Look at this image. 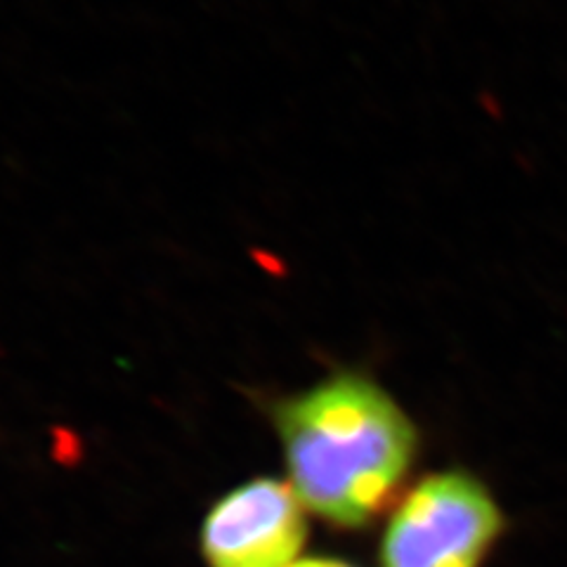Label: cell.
Here are the masks:
<instances>
[{"instance_id": "6da1fadb", "label": "cell", "mask_w": 567, "mask_h": 567, "mask_svg": "<svg viewBox=\"0 0 567 567\" xmlns=\"http://www.w3.org/2000/svg\"><path fill=\"white\" fill-rule=\"evenodd\" d=\"M275 421L298 499L346 529L395 502L419 452L412 419L360 374H336L284 400Z\"/></svg>"}, {"instance_id": "7a4b0ae2", "label": "cell", "mask_w": 567, "mask_h": 567, "mask_svg": "<svg viewBox=\"0 0 567 567\" xmlns=\"http://www.w3.org/2000/svg\"><path fill=\"white\" fill-rule=\"evenodd\" d=\"M506 529L502 506L468 471H440L406 489L385 523L381 567H483Z\"/></svg>"}, {"instance_id": "3957f363", "label": "cell", "mask_w": 567, "mask_h": 567, "mask_svg": "<svg viewBox=\"0 0 567 567\" xmlns=\"http://www.w3.org/2000/svg\"><path fill=\"white\" fill-rule=\"evenodd\" d=\"M308 539V508L289 483L258 477L210 508L202 529L208 567H289Z\"/></svg>"}, {"instance_id": "277c9868", "label": "cell", "mask_w": 567, "mask_h": 567, "mask_svg": "<svg viewBox=\"0 0 567 567\" xmlns=\"http://www.w3.org/2000/svg\"><path fill=\"white\" fill-rule=\"evenodd\" d=\"M289 567H354V565L339 558H298Z\"/></svg>"}]
</instances>
